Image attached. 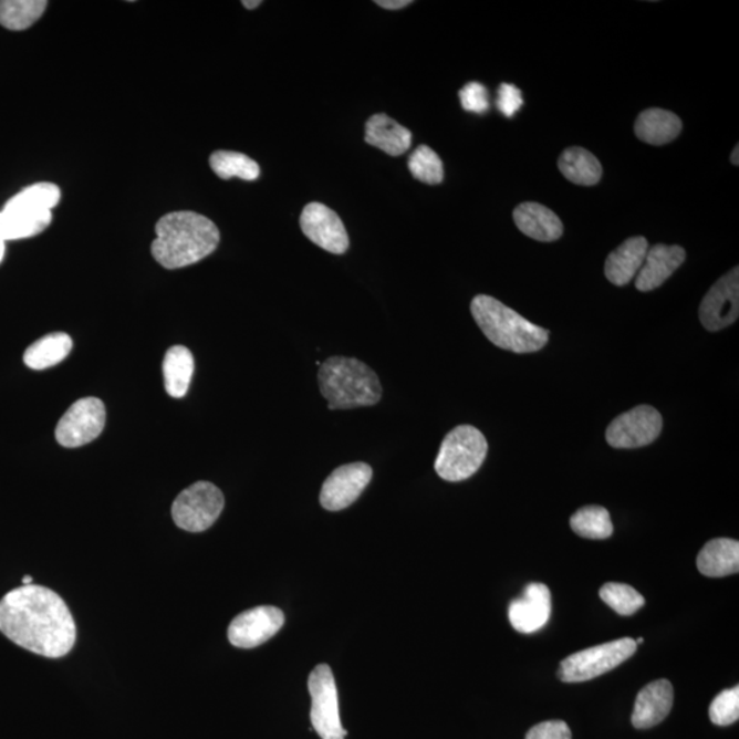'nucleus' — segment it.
Masks as SVG:
<instances>
[{"label": "nucleus", "mask_w": 739, "mask_h": 739, "mask_svg": "<svg viewBox=\"0 0 739 739\" xmlns=\"http://www.w3.org/2000/svg\"><path fill=\"white\" fill-rule=\"evenodd\" d=\"M0 632L34 655L60 659L76 644L72 612L49 587L22 585L0 600Z\"/></svg>", "instance_id": "1"}, {"label": "nucleus", "mask_w": 739, "mask_h": 739, "mask_svg": "<svg viewBox=\"0 0 739 739\" xmlns=\"http://www.w3.org/2000/svg\"><path fill=\"white\" fill-rule=\"evenodd\" d=\"M152 253L165 269L175 270L204 261L219 244V230L211 219L194 211H175L155 227Z\"/></svg>", "instance_id": "2"}, {"label": "nucleus", "mask_w": 739, "mask_h": 739, "mask_svg": "<svg viewBox=\"0 0 739 739\" xmlns=\"http://www.w3.org/2000/svg\"><path fill=\"white\" fill-rule=\"evenodd\" d=\"M320 367L318 383L329 409L375 406L383 397L378 375L354 357L332 356Z\"/></svg>", "instance_id": "3"}, {"label": "nucleus", "mask_w": 739, "mask_h": 739, "mask_svg": "<svg viewBox=\"0 0 739 739\" xmlns=\"http://www.w3.org/2000/svg\"><path fill=\"white\" fill-rule=\"evenodd\" d=\"M471 314L490 343L516 354H530L542 348L550 332L524 320L498 299L478 294L471 302Z\"/></svg>", "instance_id": "4"}, {"label": "nucleus", "mask_w": 739, "mask_h": 739, "mask_svg": "<svg viewBox=\"0 0 739 739\" xmlns=\"http://www.w3.org/2000/svg\"><path fill=\"white\" fill-rule=\"evenodd\" d=\"M488 455V441L475 426L449 431L438 450L435 469L444 481L460 482L476 475Z\"/></svg>", "instance_id": "5"}, {"label": "nucleus", "mask_w": 739, "mask_h": 739, "mask_svg": "<svg viewBox=\"0 0 739 739\" xmlns=\"http://www.w3.org/2000/svg\"><path fill=\"white\" fill-rule=\"evenodd\" d=\"M635 650V639L627 637L576 652L560 663L559 678L568 684L586 683L621 666L631 659Z\"/></svg>", "instance_id": "6"}, {"label": "nucleus", "mask_w": 739, "mask_h": 739, "mask_svg": "<svg viewBox=\"0 0 739 739\" xmlns=\"http://www.w3.org/2000/svg\"><path fill=\"white\" fill-rule=\"evenodd\" d=\"M223 507V495L216 485L206 481L196 482L178 495L173 502V521L189 533H201L217 522Z\"/></svg>", "instance_id": "7"}, {"label": "nucleus", "mask_w": 739, "mask_h": 739, "mask_svg": "<svg viewBox=\"0 0 739 739\" xmlns=\"http://www.w3.org/2000/svg\"><path fill=\"white\" fill-rule=\"evenodd\" d=\"M311 724L322 739H345L346 730L340 719L336 679L327 664H320L309 677Z\"/></svg>", "instance_id": "8"}, {"label": "nucleus", "mask_w": 739, "mask_h": 739, "mask_svg": "<svg viewBox=\"0 0 739 739\" xmlns=\"http://www.w3.org/2000/svg\"><path fill=\"white\" fill-rule=\"evenodd\" d=\"M106 425V407L100 398L85 397L73 404L58 423L56 441L65 448L86 446L101 436Z\"/></svg>", "instance_id": "9"}, {"label": "nucleus", "mask_w": 739, "mask_h": 739, "mask_svg": "<svg viewBox=\"0 0 739 739\" xmlns=\"http://www.w3.org/2000/svg\"><path fill=\"white\" fill-rule=\"evenodd\" d=\"M663 429L659 412L650 406H639L620 415L607 429V441L612 448L633 449L649 446Z\"/></svg>", "instance_id": "10"}, {"label": "nucleus", "mask_w": 739, "mask_h": 739, "mask_svg": "<svg viewBox=\"0 0 739 739\" xmlns=\"http://www.w3.org/2000/svg\"><path fill=\"white\" fill-rule=\"evenodd\" d=\"M284 623V612L271 605H262L236 616L228 628V638L236 648H257L273 638Z\"/></svg>", "instance_id": "11"}, {"label": "nucleus", "mask_w": 739, "mask_h": 739, "mask_svg": "<svg viewBox=\"0 0 739 739\" xmlns=\"http://www.w3.org/2000/svg\"><path fill=\"white\" fill-rule=\"evenodd\" d=\"M372 478V467L362 461L337 467L322 485L321 506L332 512L345 510L360 499Z\"/></svg>", "instance_id": "12"}, {"label": "nucleus", "mask_w": 739, "mask_h": 739, "mask_svg": "<svg viewBox=\"0 0 739 739\" xmlns=\"http://www.w3.org/2000/svg\"><path fill=\"white\" fill-rule=\"evenodd\" d=\"M300 228L305 238L322 250L336 256L348 251L350 238L342 218L325 205L314 201L305 206L300 217Z\"/></svg>", "instance_id": "13"}, {"label": "nucleus", "mask_w": 739, "mask_h": 739, "mask_svg": "<svg viewBox=\"0 0 739 739\" xmlns=\"http://www.w3.org/2000/svg\"><path fill=\"white\" fill-rule=\"evenodd\" d=\"M739 315V270L732 269L716 282L700 305V321L709 332L732 325Z\"/></svg>", "instance_id": "14"}, {"label": "nucleus", "mask_w": 739, "mask_h": 739, "mask_svg": "<svg viewBox=\"0 0 739 739\" xmlns=\"http://www.w3.org/2000/svg\"><path fill=\"white\" fill-rule=\"evenodd\" d=\"M552 611L551 591L544 583H529L522 597L512 600L508 617L517 632L533 634L550 622Z\"/></svg>", "instance_id": "15"}, {"label": "nucleus", "mask_w": 739, "mask_h": 739, "mask_svg": "<svg viewBox=\"0 0 739 739\" xmlns=\"http://www.w3.org/2000/svg\"><path fill=\"white\" fill-rule=\"evenodd\" d=\"M674 689L668 679H657L646 685L635 698L632 724L635 729H652L660 725L672 712Z\"/></svg>", "instance_id": "16"}, {"label": "nucleus", "mask_w": 739, "mask_h": 739, "mask_svg": "<svg viewBox=\"0 0 739 739\" xmlns=\"http://www.w3.org/2000/svg\"><path fill=\"white\" fill-rule=\"evenodd\" d=\"M686 252L679 246L656 244L646 253L643 268L635 277V288L639 292H650L659 288L685 262Z\"/></svg>", "instance_id": "17"}, {"label": "nucleus", "mask_w": 739, "mask_h": 739, "mask_svg": "<svg viewBox=\"0 0 739 739\" xmlns=\"http://www.w3.org/2000/svg\"><path fill=\"white\" fill-rule=\"evenodd\" d=\"M649 244L645 238H632L610 253L605 262V277L616 287L627 285L643 268Z\"/></svg>", "instance_id": "18"}, {"label": "nucleus", "mask_w": 739, "mask_h": 739, "mask_svg": "<svg viewBox=\"0 0 739 739\" xmlns=\"http://www.w3.org/2000/svg\"><path fill=\"white\" fill-rule=\"evenodd\" d=\"M513 221L523 235L537 241L550 242L563 235V223L556 214L534 201L519 205L513 211Z\"/></svg>", "instance_id": "19"}, {"label": "nucleus", "mask_w": 739, "mask_h": 739, "mask_svg": "<svg viewBox=\"0 0 739 739\" xmlns=\"http://www.w3.org/2000/svg\"><path fill=\"white\" fill-rule=\"evenodd\" d=\"M365 140L392 157L407 153L413 143V133L386 114H375L367 121Z\"/></svg>", "instance_id": "20"}, {"label": "nucleus", "mask_w": 739, "mask_h": 739, "mask_svg": "<svg viewBox=\"0 0 739 739\" xmlns=\"http://www.w3.org/2000/svg\"><path fill=\"white\" fill-rule=\"evenodd\" d=\"M697 569L709 579L737 574L739 571V542L731 539H715L707 542L698 553Z\"/></svg>", "instance_id": "21"}, {"label": "nucleus", "mask_w": 739, "mask_h": 739, "mask_svg": "<svg viewBox=\"0 0 739 739\" xmlns=\"http://www.w3.org/2000/svg\"><path fill=\"white\" fill-rule=\"evenodd\" d=\"M683 131V121L677 114L662 108H649L638 115L634 132L641 142L652 146H664L675 140Z\"/></svg>", "instance_id": "22"}, {"label": "nucleus", "mask_w": 739, "mask_h": 739, "mask_svg": "<svg viewBox=\"0 0 739 739\" xmlns=\"http://www.w3.org/2000/svg\"><path fill=\"white\" fill-rule=\"evenodd\" d=\"M61 189L53 183H38L21 190L6 201L3 210L45 216L53 214L54 207L60 204Z\"/></svg>", "instance_id": "23"}, {"label": "nucleus", "mask_w": 739, "mask_h": 739, "mask_svg": "<svg viewBox=\"0 0 739 739\" xmlns=\"http://www.w3.org/2000/svg\"><path fill=\"white\" fill-rule=\"evenodd\" d=\"M164 378L167 394L175 398L187 395L195 372L192 352L187 346L175 345L166 352Z\"/></svg>", "instance_id": "24"}, {"label": "nucleus", "mask_w": 739, "mask_h": 739, "mask_svg": "<svg viewBox=\"0 0 739 739\" xmlns=\"http://www.w3.org/2000/svg\"><path fill=\"white\" fill-rule=\"evenodd\" d=\"M559 169L569 181L576 185H596L603 176V167L599 159L587 149L571 147L565 149L558 162Z\"/></svg>", "instance_id": "25"}, {"label": "nucleus", "mask_w": 739, "mask_h": 739, "mask_svg": "<svg viewBox=\"0 0 739 739\" xmlns=\"http://www.w3.org/2000/svg\"><path fill=\"white\" fill-rule=\"evenodd\" d=\"M72 348L73 340L66 333H51L28 346L24 362L32 370L53 367L65 360Z\"/></svg>", "instance_id": "26"}, {"label": "nucleus", "mask_w": 739, "mask_h": 739, "mask_svg": "<svg viewBox=\"0 0 739 739\" xmlns=\"http://www.w3.org/2000/svg\"><path fill=\"white\" fill-rule=\"evenodd\" d=\"M53 222V214L31 216L20 211L0 210V241L8 242L33 238L43 233Z\"/></svg>", "instance_id": "27"}, {"label": "nucleus", "mask_w": 739, "mask_h": 739, "mask_svg": "<svg viewBox=\"0 0 739 739\" xmlns=\"http://www.w3.org/2000/svg\"><path fill=\"white\" fill-rule=\"evenodd\" d=\"M48 6L45 0H2L0 25L10 31H25L40 20Z\"/></svg>", "instance_id": "28"}, {"label": "nucleus", "mask_w": 739, "mask_h": 739, "mask_svg": "<svg viewBox=\"0 0 739 739\" xmlns=\"http://www.w3.org/2000/svg\"><path fill=\"white\" fill-rule=\"evenodd\" d=\"M571 529L589 540L610 539L614 533L611 516L604 507L589 506L576 511L570 519Z\"/></svg>", "instance_id": "29"}, {"label": "nucleus", "mask_w": 739, "mask_h": 739, "mask_svg": "<svg viewBox=\"0 0 739 739\" xmlns=\"http://www.w3.org/2000/svg\"><path fill=\"white\" fill-rule=\"evenodd\" d=\"M214 173L222 180L238 177L244 181H256L261 176V167L247 155L233 152H216L210 157Z\"/></svg>", "instance_id": "30"}, {"label": "nucleus", "mask_w": 739, "mask_h": 739, "mask_svg": "<svg viewBox=\"0 0 739 739\" xmlns=\"http://www.w3.org/2000/svg\"><path fill=\"white\" fill-rule=\"evenodd\" d=\"M600 597L603 602L616 614L623 616L634 615L635 612L643 608L645 605V599L643 594H639L631 585L626 583L610 582L600 589Z\"/></svg>", "instance_id": "31"}, {"label": "nucleus", "mask_w": 739, "mask_h": 739, "mask_svg": "<svg viewBox=\"0 0 739 739\" xmlns=\"http://www.w3.org/2000/svg\"><path fill=\"white\" fill-rule=\"evenodd\" d=\"M408 169L418 181L429 185L444 180V166L440 157L430 147L419 146L408 160Z\"/></svg>", "instance_id": "32"}, {"label": "nucleus", "mask_w": 739, "mask_h": 739, "mask_svg": "<svg viewBox=\"0 0 739 739\" xmlns=\"http://www.w3.org/2000/svg\"><path fill=\"white\" fill-rule=\"evenodd\" d=\"M709 719L716 726H730L739 719V687H731L715 697L709 707Z\"/></svg>", "instance_id": "33"}, {"label": "nucleus", "mask_w": 739, "mask_h": 739, "mask_svg": "<svg viewBox=\"0 0 739 739\" xmlns=\"http://www.w3.org/2000/svg\"><path fill=\"white\" fill-rule=\"evenodd\" d=\"M459 100L461 107H464L466 112L485 114L490 107L487 86L477 83V81L466 84L464 89L459 91Z\"/></svg>", "instance_id": "34"}, {"label": "nucleus", "mask_w": 739, "mask_h": 739, "mask_svg": "<svg viewBox=\"0 0 739 739\" xmlns=\"http://www.w3.org/2000/svg\"><path fill=\"white\" fill-rule=\"evenodd\" d=\"M498 108L502 115L511 118L523 106V96L521 90L512 84H501L498 91Z\"/></svg>", "instance_id": "35"}, {"label": "nucleus", "mask_w": 739, "mask_h": 739, "mask_svg": "<svg viewBox=\"0 0 739 739\" xmlns=\"http://www.w3.org/2000/svg\"><path fill=\"white\" fill-rule=\"evenodd\" d=\"M527 739H573L568 724L563 720H548L531 729Z\"/></svg>", "instance_id": "36"}, {"label": "nucleus", "mask_w": 739, "mask_h": 739, "mask_svg": "<svg viewBox=\"0 0 739 739\" xmlns=\"http://www.w3.org/2000/svg\"><path fill=\"white\" fill-rule=\"evenodd\" d=\"M412 0H377L375 4L386 10H400L412 4Z\"/></svg>", "instance_id": "37"}, {"label": "nucleus", "mask_w": 739, "mask_h": 739, "mask_svg": "<svg viewBox=\"0 0 739 739\" xmlns=\"http://www.w3.org/2000/svg\"><path fill=\"white\" fill-rule=\"evenodd\" d=\"M261 4H262L261 0H253V2H248V0H244V2H242V6H244V8L248 10L257 9L258 6Z\"/></svg>", "instance_id": "38"}, {"label": "nucleus", "mask_w": 739, "mask_h": 739, "mask_svg": "<svg viewBox=\"0 0 739 739\" xmlns=\"http://www.w3.org/2000/svg\"><path fill=\"white\" fill-rule=\"evenodd\" d=\"M738 153H739V147L737 146V147L735 148V152H732V154H731V164H732V165H736V166L739 165Z\"/></svg>", "instance_id": "39"}, {"label": "nucleus", "mask_w": 739, "mask_h": 739, "mask_svg": "<svg viewBox=\"0 0 739 739\" xmlns=\"http://www.w3.org/2000/svg\"><path fill=\"white\" fill-rule=\"evenodd\" d=\"M4 253H6V244L4 242L0 241V263L3 262Z\"/></svg>", "instance_id": "40"}, {"label": "nucleus", "mask_w": 739, "mask_h": 739, "mask_svg": "<svg viewBox=\"0 0 739 739\" xmlns=\"http://www.w3.org/2000/svg\"><path fill=\"white\" fill-rule=\"evenodd\" d=\"M24 585H32V576H24V581H22Z\"/></svg>", "instance_id": "41"}, {"label": "nucleus", "mask_w": 739, "mask_h": 739, "mask_svg": "<svg viewBox=\"0 0 739 739\" xmlns=\"http://www.w3.org/2000/svg\"><path fill=\"white\" fill-rule=\"evenodd\" d=\"M643 643H644V638H638L637 641H635V644H637V645L643 644Z\"/></svg>", "instance_id": "42"}]
</instances>
